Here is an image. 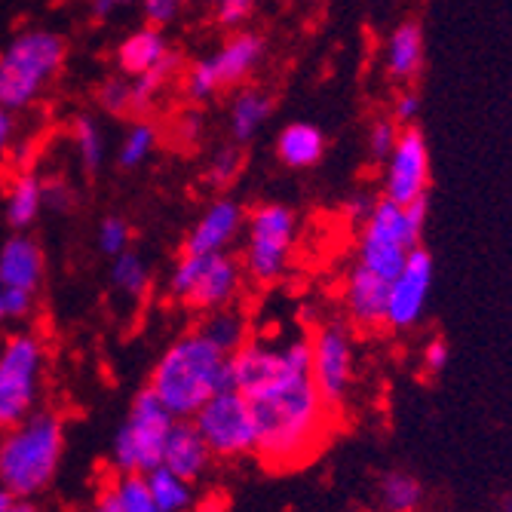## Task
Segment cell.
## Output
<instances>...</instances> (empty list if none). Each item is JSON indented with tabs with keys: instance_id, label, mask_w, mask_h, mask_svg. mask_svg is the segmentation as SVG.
<instances>
[{
	"instance_id": "33",
	"label": "cell",
	"mask_w": 512,
	"mask_h": 512,
	"mask_svg": "<svg viewBox=\"0 0 512 512\" xmlns=\"http://www.w3.org/2000/svg\"><path fill=\"white\" fill-rule=\"evenodd\" d=\"M132 243V230L129 221L120 215H105L99 230H96V246L105 258H117L120 252H126Z\"/></svg>"
},
{
	"instance_id": "37",
	"label": "cell",
	"mask_w": 512,
	"mask_h": 512,
	"mask_svg": "<svg viewBox=\"0 0 512 512\" xmlns=\"http://www.w3.org/2000/svg\"><path fill=\"white\" fill-rule=\"evenodd\" d=\"M142 4V13H145V22L154 25V28H166L172 25L181 10L191 4V0H138Z\"/></svg>"
},
{
	"instance_id": "35",
	"label": "cell",
	"mask_w": 512,
	"mask_h": 512,
	"mask_svg": "<svg viewBox=\"0 0 512 512\" xmlns=\"http://www.w3.org/2000/svg\"><path fill=\"white\" fill-rule=\"evenodd\" d=\"M399 132L402 129L396 126V120H375V123H371V129H368V154H371V160L384 163L393 154L396 142H399Z\"/></svg>"
},
{
	"instance_id": "5",
	"label": "cell",
	"mask_w": 512,
	"mask_h": 512,
	"mask_svg": "<svg viewBox=\"0 0 512 512\" xmlns=\"http://www.w3.org/2000/svg\"><path fill=\"white\" fill-rule=\"evenodd\" d=\"M178 417L157 399L151 387L138 390L126 421L114 433L111 445V467L117 476H148L163 463V448L169 439V430L175 427Z\"/></svg>"
},
{
	"instance_id": "21",
	"label": "cell",
	"mask_w": 512,
	"mask_h": 512,
	"mask_svg": "<svg viewBox=\"0 0 512 512\" xmlns=\"http://www.w3.org/2000/svg\"><path fill=\"white\" fill-rule=\"evenodd\" d=\"M325 154V135L313 123H289L276 138V157L289 169H310Z\"/></svg>"
},
{
	"instance_id": "23",
	"label": "cell",
	"mask_w": 512,
	"mask_h": 512,
	"mask_svg": "<svg viewBox=\"0 0 512 512\" xmlns=\"http://www.w3.org/2000/svg\"><path fill=\"white\" fill-rule=\"evenodd\" d=\"M40 212H43V178L34 172H25L7 191V203H4L7 224L13 227V234H28L37 224Z\"/></svg>"
},
{
	"instance_id": "38",
	"label": "cell",
	"mask_w": 512,
	"mask_h": 512,
	"mask_svg": "<svg viewBox=\"0 0 512 512\" xmlns=\"http://www.w3.org/2000/svg\"><path fill=\"white\" fill-rule=\"evenodd\" d=\"M74 188L65 178H46L43 181V209H50L56 215H65L74 209Z\"/></svg>"
},
{
	"instance_id": "17",
	"label": "cell",
	"mask_w": 512,
	"mask_h": 512,
	"mask_svg": "<svg viewBox=\"0 0 512 512\" xmlns=\"http://www.w3.org/2000/svg\"><path fill=\"white\" fill-rule=\"evenodd\" d=\"M264 56H267L264 34H258V31H237L234 37L224 40V46H221L218 53H212L206 59H209V65H212V71L218 77V86L230 89V86L246 83L258 71V65L264 62Z\"/></svg>"
},
{
	"instance_id": "45",
	"label": "cell",
	"mask_w": 512,
	"mask_h": 512,
	"mask_svg": "<svg viewBox=\"0 0 512 512\" xmlns=\"http://www.w3.org/2000/svg\"><path fill=\"white\" fill-rule=\"evenodd\" d=\"M13 135H16V120H13V111L0 108V160L7 157V151H10V142H13Z\"/></svg>"
},
{
	"instance_id": "25",
	"label": "cell",
	"mask_w": 512,
	"mask_h": 512,
	"mask_svg": "<svg viewBox=\"0 0 512 512\" xmlns=\"http://www.w3.org/2000/svg\"><path fill=\"white\" fill-rule=\"evenodd\" d=\"M181 71V53L169 50L166 59L160 65H154L151 71L129 77L132 80V117L145 120V114L157 105V99L163 96V89L172 83V77Z\"/></svg>"
},
{
	"instance_id": "40",
	"label": "cell",
	"mask_w": 512,
	"mask_h": 512,
	"mask_svg": "<svg viewBox=\"0 0 512 512\" xmlns=\"http://www.w3.org/2000/svg\"><path fill=\"white\" fill-rule=\"evenodd\" d=\"M448 362H451V344L445 338H433V341L424 344L421 365L430 371V375H442V371L448 368Z\"/></svg>"
},
{
	"instance_id": "46",
	"label": "cell",
	"mask_w": 512,
	"mask_h": 512,
	"mask_svg": "<svg viewBox=\"0 0 512 512\" xmlns=\"http://www.w3.org/2000/svg\"><path fill=\"white\" fill-rule=\"evenodd\" d=\"M86 512H117V497H114V488L111 485H105L99 494H96V500L89 503V509Z\"/></svg>"
},
{
	"instance_id": "19",
	"label": "cell",
	"mask_w": 512,
	"mask_h": 512,
	"mask_svg": "<svg viewBox=\"0 0 512 512\" xmlns=\"http://www.w3.org/2000/svg\"><path fill=\"white\" fill-rule=\"evenodd\" d=\"M172 50L163 28H154V25H145L132 34H126L117 46V71L123 77H138L151 71L154 65H160L166 59V53Z\"/></svg>"
},
{
	"instance_id": "43",
	"label": "cell",
	"mask_w": 512,
	"mask_h": 512,
	"mask_svg": "<svg viewBox=\"0 0 512 512\" xmlns=\"http://www.w3.org/2000/svg\"><path fill=\"white\" fill-rule=\"evenodd\" d=\"M34 298H37V295L19 292V289H7V298H4L7 319H28L31 310H34Z\"/></svg>"
},
{
	"instance_id": "27",
	"label": "cell",
	"mask_w": 512,
	"mask_h": 512,
	"mask_svg": "<svg viewBox=\"0 0 512 512\" xmlns=\"http://www.w3.org/2000/svg\"><path fill=\"white\" fill-rule=\"evenodd\" d=\"M148 488L160 506V512H191L197 509V482L172 473L169 467H157L148 476Z\"/></svg>"
},
{
	"instance_id": "3",
	"label": "cell",
	"mask_w": 512,
	"mask_h": 512,
	"mask_svg": "<svg viewBox=\"0 0 512 512\" xmlns=\"http://www.w3.org/2000/svg\"><path fill=\"white\" fill-rule=\"evenodd\" d=\"M65 457V421L37 408L10 430H0V488L16 500H37L59 476Z\"/></svg>"
},
{
	"instance_id": "42",
	"label": "cell",
	"mask_w": 512,
	"mask_h": 512,
	"mask_svg": "<svg viewBox=\"0 0 512 512\" xmlns=\"http://www.w3.org/2000/svg\"><path fill=\"white\" fill-rule=\"evenodd\" d=\"M135 4L138 0H89V16L96 22H111L114 16L126 13Z\"/></svg>"
},
{
	"instance_id": "24",
	"label": "cell",
	"mask_w": 512,
	"mask_h": 512,
	"mask_svg": "<svg viewBox=\"0 0 512 512\" xmlns=\"http://www.w3.org/2000/svg\"><path fill=\"white\" fill-rule=\"evenodd\" d=\"M375 497L381 512H417L424 506V482L408 470H387L378 476Z\"/></svg>"
},
{
	"instance_id": "34",
	"label": "cell",
	"mask_w": 512,
	"mask_h": 512,
	"mask_svg": "<svg viewBox=\"0 0 512 512\" xmlns=\"http://www.w3.org/2000/svg\"><path fill=\"white\" fill-rule=\"evenodd\" d=\"M243 145H224L215 151L212 163H209V181L215 184V188H227L230 181H234L240 172H243Z\"/></svg>"
},
{
	"instance_id": "26",
	"label": "cell",
	"mask_w": 512,
	"mask_h": 512,
	"mask_svg": "<svg viewBox=\"0 0 512 512\" xmlns=\"http://www.w3.org/2000/svg\"><path fill=\"white\" fill-rule=\"evenodd\" d=\"M71 138L77 148V160L86 175H99L108 160V138L102 123L92 114H77L71 120Z\"/></svg>"
},
{
	"instance_id": "31",
	"label": "cell",
	"mask_w": 512,
	"mask_h": 512,
	"mask_svg": "<svg viewBox=\"0 0 512 512\" xmlns=\"http://www.w3.org/2000/svg\"><path fill=\"white\" fill-rule=\"evenodd\" d=\"M111 488L117 497V512H160L145 476H135V473L117 476L111 482Z\"/></svg>"
},
{
	"instance_id": "50",
	"label": "cell",
	"mask_w": 512,
	"mask_h": 512,
	"mask_svg": "<svg viewBox=\"0 0 512 512\" xmlns=\"http://www.w3.org/2000/svg\"><path fill=\"white\" fill-rule=\"evenodd\" d=\"M4 298H7V286L0 283V322H7V310H4Z\"/></svg>"
},
{
	"instance_id": "14",
	"label": "cell",
	"mask_w": 512,
	"mask_h": 512,
	"mask_svg": "<svg viewBox=\"0 0 512 512\" xmlns=\"http://www.w3.org/2000/svg\"><path fill=\"white\" fill-rule=\"evenodd\" d=\"M246 212L237 200L218 197L206 206V212L197 218V224L184 237L181 255H221L234 246L246 227Z\"/></svg>"
},
{
	"instance_id": "22",
	"label": "cell",
	"mask_w": 512,
	"mask_h": 512,
	"mask_svg": "<svg viewBox=\"0 0 512 512\" xmlns=\"http://www.w3.org/2000/svg\"><path fill=\"white\" fill-rule=\"evenodd\" d=\"M273 114V99L258 86H246L237 92V99L230 102V135L237 145H249L261 132V126Z\"/></svg>"
},
{
	"instance_id": "12",
	"label": "cell",
	"mask_w": 512,
	"mask_h": 512,
	"mask_svg": "<svg viewBox=\"0 0 512 512\" xmlns=\"http://www.w3.org/2000/svg\"><path fill=\"white\" fill-rule=\"evenodd\" d=\"M430 191V145L424 132L408 126L399 132L393 154L384 160V197L408 206Z\"/></svg>"
},
{
	"instance_id": "52",
	"label": "cell",
	"mask_w": 512,
	"mask_h": 512,
	"mask_svg": "<svg viewBox=\"0 0 512 512\" xmlns=\"http://www.w3.org/2000/svg\"><path fill=\"white\" fill-rule=\"evenodd\" d=\"M191 512H200V509H191Z\"/></svg>"
},
{
	"instance_id": "18",
	"label": "cell",
	"mask_w": 512,
	"mask_h": 512,
	"mask_svg": "<svg viewBox=\"0 0 512 512\" xmlns=\"http://www.w3.org/2000/svg\"><path fill=\"white\" fill-rule=\"evenodd\" d=\"M46 276V255L40 243L28 234H13L0 246V283L7 289H19L37 295Z\"/></svg>"
},
{
	"instance_id": "15",
	"label": "cell",
	"mask_w": 512,
	"mask_h": 512,
	"mask_svg": "<svg viewBox=\"0 0 512 512\" xmlns=\"http://www.w3.org/2000/svg\"><path fill=\"white\" fill-rule=\"evenodd\" d=\"M390 279L371 273L362 264H353L344 283V310L356 329H381L387 325Z\"/></svg>"
},
{
	"instance_id": "9",
	"label": "cell",
	"mask_w": 512,
	"mask_h": 512,
	"mask_svg": "<svg viewBox=\"0 0 512 512\" xmlns=\"http://www.w3.org/2000/svg\"><path fill=\"white\" fill-rule=\"evenodd\" d=\"M421 240L424 234L408 221L405 206L381 197L371 218L362 224V234L356 243V264L393 283L399 270L405 267L411 249L421 246Z\"/></svg>"
},
{
	"instance_id": "39",
	"label": "cell",
	"mask_w": 512,
	"mask_h": 512,
	"mask_svg": "<svg viewBox=\"0 0 512 512\" xmlns=\"http://www.w3.org/2000/svg\"><path fill=\"white\" fill-rule=\"evenodd\" d=\"M255 7H258V0H221L215 7V22L221 28H240L249 22Z\"/></svg>"
},
{
	"instance_id": "30",
	"label": "cell",
	"mask_w": 512,
	"mask_h": 512,
	"mask_svg": "<svg viewBox=\"0 0 512 512\" xmlns=\"http://www.w3.org/2000/svg\"><path fill=\"white\" fill-rule=\"evenodd\" d=\"M157 142H160L157 126L148 123V120H135V123L126 129L123 142H120V148H117V166H120L123 172L142 169V166L154 157Z\"/></svg>"
},
{
	"instance_id": "32",
	"label": "cell",
	"mask_w": 512,
	"mask_h": 512,
	"mask_svg": "<svg viewBox=\"0 0 512 512\" xmlns=\"http://www.w3.org/2000/svg\"><path fill=\"white\" fill-rule=\"evenodd\" d=\"M96 102L111 117H132V80L123 74H111L99 83Z\"/></svg>"
},
{
	"instance_id": "44",
	"label": "cell",
	"mask_w": 512,
	"mask_h": 512,
	"mask_svg": "<svg viewBox=\"0 0 512 512\" xmlns=\"http://www.w3.org/2000/svg\"><path fill=\"white\" fill-rule=\"evenodd\" d=\"M375 206H378V200L371 197V194H353V197L347 200L344 212H347V218H350L353 224L362 227V224L371 218V212H375Z\"/></svg>"
},
{
	"instance_id": "41",
	"label": "cell",
	"mask_w": 512,
	"mask_h": 512,
	"mask_svg": "<svg viewBox=\"0 0 512 512\" xmlns=\"http://www.w3.org/2000/svg\"><path fill=\"white\" fill-rule=\"evenodd\" d=\"M417 117H421V96L408 89V92H402V96L396 99V105H393V120H396L399 129H408V126L417 123Z\"/></svg>"
},
{
	"instance_id": "28",
	"label": "cell",
	"mask_w": 512,
	"mask_h": 512,
	"mask_svg": "<svg viewBox=\"0 0 512 512\" xmlns=\"http://www.w3.org/2000/svg\"><path fill=\"white\" fill-rule=\"evenodd\" d=\"M197 329L218 344L227 356L237 353L246 341H249V319L246 313H240L237 307H221L215 313H206V319L197 325Z\"/></svg>"
},
{
	"instance_id": "1",
	"label": "cell",
	"mask_w": 512,
	"mask_h": 512,
	"mask_svg": "<svg viewBox=\"0 0 512 512\" xmlns=\"http://www.w3.org/2000/svg\"><path fill=\"white\" fill-rule=\"evenodd\" d=\"M310 368V338H292V365L246 396L258 427L255 457L270 470H301L332 433L335 411L319 396Z\"/></svg>"
},
{
	"instance_id": "8",
	"label": "cell",
	"mask_w": 512,
	"mask_h": 512,
	"mask_svg": "<svg viewBox=\"0 0 512 512\" xmlns=\"http://www.w3.org/2000/svg\"><path fill=\"white\" fill-rule=\"evenodd\" d=\"M298 240V218L283 203H264L246 218L243 270L252 283L270 286L283 279Z\"/></svg>"
},
{
	"instance_id": "49",
	"label": "cell",
	"mask_w": 512,
	"mask_h": 512,
	"mask_svg": "<svg viewBox=\"0 0 512 512\" xmlns=\"http://www.w3.org/2000/svg\"><path fill=\"white\" fill-rule=\"evenodd\" d=\"M497 512H512V491L500 497V503H497Z\"/></svg>"
},
{
	"instance_id": "13",
	"label": "cell",
	"mask_w": 512,
	"mask_h": 512,
	"mask_svg": "<svg viewBox=\"0 0 512 512\" xmlns=\"http://www.w3.org/2000/svg\"><path fill=\"white\" fill-rule=\"evenodd\" d=\"M433 255L417 246L411 249L405 267L390 283V304H387V329L393 332H411L421 325L427 304H430V289H433Z\"/></svg>"
},
{
	"instance_id": "36",
	"label": "cell",
	"mask_w": 512,
	"mask_h": 512,
	"mask_svg": "<svg viewBox=\"0 0 512 512\" xmlns=\"http://www.w3.org/2000/svg\"><path fill=\"white\" fill-rule=\"evenodd\" d=\"M215 92H221V86H218V77H215L209 59H197L188 68V96L194 102H209Z\"/></svg>"
},
{
	"instance_id": "4",
	"label": "cell",
	"mask_w": 512,
	"mask_h": 512,
	"mask_svg": "<svg viewBox=\"0 0 512 512\" xmlns=\"http://www.w3.org/2000/svg\"><path fill=\"white\" fill-rule=\"evenodd\" d=\"M68 56L65 37L46 28L19 31L0 53V108L25 111L56 80Z\"/></svg>"
},
{
	"instance_id": "16",
	"label": "cell",
	"mask_w": 512,
	"mask_h": 512,
	"mask_svg": "<svg viewBox=\"0 0 512 512\" xmlns=\"http://www.w3.org/2000/svg\"><path fill=\"white\" fill-rule=\"evenodd\" d=\"M160 467H169L172 473L184 476L188 482H197V485L212 473L215 454L206 445V439L200 436V430H197V424L191 421V417H178L175 427L169 430Z\"/></svg>"
},
{
	"instance_id": "10",
	"label": "cell",
	"mask_w": 512,
	"mask_h": 512,
	"mask_svg": "<svg viewBox=\"0 0 512 512\" xmlns=\"http://www.w3.org/2000/svg\"><path fill=\"white\" fill-rule=\"evenodd\" d=\"M191 421L197 424L200 436L212 448L215 460H243L252 457L258 448V427L252 405L237 390H218Z\"/></svg>"
},
{
	"instance_id": "2",
	"label": "cell",
	"mask_w": 512,
	"mask_h": 512,
	"mask_svg": "<svg viewBox=\"0 0 512 512\" xmlns=\"http://www.w3.org/2000/svg\"><path fill=\"white\" fill-rule=\"evenodd\" d=\"M227 353L200 329L178 335L154 362L148 387L175 417H194L227 387Z\"/></svg>"
},
{
	"instance_id": "6",
	"label": "cell",
	"mask_w": 512,
	"mask_h": 512,
	"mask_svg": "<svg viewBox=\"0 0 512 512\" xmlns=\"http://www.w3.org/2000/svg\"><path fill=\"white\" fill-rule=\"evenodd\" d=\"M243 264L230 255H181L169 270L166 289L172 301H181L197 313H215L234 307L243 286Z\"/></svg>"
},
{
	"instance_id": "20",
	"label": "cell",
	"mask_w": 512,
	"mask_h": 512,
	"mask_svg": "<svg viewBox=\"0 0 512 512\" xmlns=\"http://www.w3.org/2000/svg\"><path fill=\"white\" fill-rule=\"evenodd\" d=\"M424 28L417 22H402L387 40V71L399 83L417 80V74L424 71Z\"/></svg>"
},
{
	"instance_id": "47",
	"label": "cell",
	"mask_w": 512,
	"mask_h": 512,
	"mask_svg": "<svg viewBox=\"0 0 512 512\" xmlns=\"http://www.w3.org/2000/svg\"><path fill=\"white\" fill-rule=\"evenodd\" d=\"M7 512H40V506L34 500H13V506Z\"/></svg>"
},
{
	"instance_id": "51",
	"label": "cell",
	"mask_w": 512,
	"mask_h": 512,
	"mask_svg": "<svg viewBox=\"0 0 512 512\" xmlns=\"http://www.w3.org/2000/svg\"><path fill=\"white\" fill-rule=\"evenodd\" d=\"M200 4H212V7H218V4H221V0H200Z\"/></svg>"
},
{
	"instance_id": "29",
	"label": "cell",
	"mask_w": 512,
	"mask_h": 512,
	"mask_svg": "<svg viewBox=\"0 0 512 512\" xmlns=\"http://www.w3.org/2000/svg\"><path fill=\"white\" fill-rule=\"evenodd\" d=\"M111 286H114L117 295H123L129 301H142L148 295V289H151L148 261L135 249H126L117 258H111Z\"/></svg>"
},
{
	"instance_id": "7",
	"label": "cell",
	"mask_w": 512,
	"mask_h": 512,
	"mask_svg": "<svg viewBox=\"0 0 512 512\" xmlns=\"http://www.w3.org/2000/svg\"><path fill=\"white\" fill-rule=\"evenodd\" d=\"M46 371V347L31 332H16L0 347V430L37 411Z\"/></svg>"
},
{
	"instance_id": "48",
	"label": "cell",
	"mask_w": 512,
	"mask_h": 512,
	"mask_svg": "<svg viewBox=\"0 0 512 512\" xmlns=\"http://www.w3.org/2000/svg\"><path fill=\"white\" fill-rule=\"evenodd\" d=\"M13 500H16V497H13L7 488H0V512H7V509L13 506Z\"/></svg>"
},
{
	"instance_id": "11",
	"label": "cell",
	"mask_w": 512,
	"mask_h": 512,
	"mask_svg": "<svg viewBox=\"0 0 512 512\" xmlns=\"http://www.w3.org/2000/svg\"><path fill=\"white\" fill-rule=\"evenodd\" d=\"M310 347H313V368H310L313 384L319 396L338 414L347 405L356 381V344L350 325L344 319L322 322L310 335Z\"/></svg>"
}]
</instances>
